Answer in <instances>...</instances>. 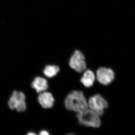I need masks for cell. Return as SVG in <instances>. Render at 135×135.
<instances>
[{
    "label": "cell",
    "instance_id": "6da1fadb",
    "mask_svg": "<svg viewBox=\"0 0 135 135\" xmlns=\"http://www.w3.org/2000/svg\"><path fill=\"white\" fill-rule=\"evenodd\" d=\"M64 103L68 110L77 112L88 107L86 99L83 92L80 90H74L69 93L66 98Z\"/></svg>",
    "mask_w": 135,
    "mask_h": 135
},
{
    "label": "cell",
    "instance_id": "7a4b0ae2",
    "mask_svg": "<svg viewBox=\"0 0 135 135\" xmlns=\"http://www.w3.org/2000/svg\"><path fill=\"white\" fill-rule=\"evenodd\" d=\"M76 117L83 126L95 128H99L101 126L99 115L90 109H86L78 112Z\"/></svg>",
    "mask_w": 135,
    "mask_h": 135
},
{
    "label": "cell",
    "instance_id": "3957f363",
    "mask_svg": "<svg viewBox=\"0 0 135 135\" xmlns=\"http://www.w3.org/2000/svg\"><path fill=\"white\" fill-rule=\"evenodd\" d=\"M8 105L11 110H16L18 112H25L27 109L25 94L22 91L14 90L9 98Z\"/></svg>",
    "mask_w": 135,
    "mask_h": 135
},
{
    "label": "cell",
    "instance_id": "277c9868",
    "mask_svg": "<svg viewBox=\"0 0 135 135\" xmlns=\"http://www.w3.org/2000/svg\"><path fill=\"white\" fill-rule=\"evenodd\" d=\"M90 109L96 113L99 116L104 114V110L108 107V103L105 99L99 94L90 97L88 102Z\"/></svg>",
    "mask_w": 135,
    "mask_h": 135
},
{
    "label": "cell",
    "instance_id": "5b68a950",
    "mask_svg": "<svg viewBox=\"0 0 135 135\" xmlns=\"http://www.w3.org/2000/svg\"><path fill=\"white\" fill-rule=\"evenodd\" d=\"M69 65L77 72L81 73L84 71L86 67V64L83 53L80 50H75L70 57Z\"/></svg>",
    "mask_w": 135,
    "mask_h": 135
},
{
    "label": "cell",
    "instance_id": "8992f818",
    "mask_svg": "<svg viewBox=\"0 0 135 135\" xmlns=\"http://www.w3.org/2000/svg\"><path fill=\"white\" fill-rule=\"evenodd\" d=\"M97 78L101 84L107 85L113 81L114 78V73L111 68L104 67L99 68L97 71Z\"/></svg>",
    "mask_w": 135,
    "mask_h": 135
},
{
    "label": "cell",
    "instance_id": "52a82bcc",
    "mask_svg": "<svg viewBox=\"0 0 135 135\" xmlns=\"http://www.w3.org/2000/svg\"><path fill=\"white\" fill-rule=\"evenodd\" d=\"M37 100L42 107L48 109L53 107L55 99L51 93L44 91L39 94Z\"/></svg>",
    "mask_w": 135,
    "mask_h": 135
},
{
    "label": "cell",
    "instance_id": "ba28073f",
    "mask_svg": "<svg viewBox=\"0 0 135 135\" xmlns=\"http://www.w3.org/2000/svg\"><path fill=\"white\" fill-rule=\"evenodd\" d=\"M31 86L36 93L39 94L46 91L49 88L47 81L40 76L35 77L31 83Z\"/></svg>",
    "mask_w": 135,
    "mask_h": 135
},
{
    "label": "cell",
    "instance_id": "9c48e42d",
    "mask_svg": "<svg viewBox=\"0 0 135 135\" xmlns=\"http://www.w3.org/2000/svg\"><path fill=\"white\" fill-rule=\"evenodd\" d=\"M95 79L94 73L90 70L85 71L80 79V81L83 85L87 88L92 86Z\"/></svg>",
    "mask_w": 135,
    "mask_h": 135
},
{
    "label": "cell",
    "instance_id": "30bf717a",
    "mask_svg": "<svg viewBox=\"0 0 135 135\" xmlns=\"http://www.w3.org/2000/svg\"><path fill=\"white\" fill-rule=\"evenodd\" d=\"M59 71L60 68L57 66L49 65L44 68L43 73L46 77L51 78L56 75Z\"/></svg>",
    "mask_w": 135,
    "mask_h": 135
},
{
    "label": "cell",
    "instance_id": "8fae6325",
    "mask_svg": "<svg viewBox=\"0 0 135 135\" xmlns=\"http://www.w3.org/2000/svg\"><path fill=\"white\" fill-rule=\"evenodd\" d=\"M39 134L40 135H49V133L47 131L42 130L39 133Z\"/></svg>",
    "mask_w": 135,
    "mask_h": 135
}]
</instances>
